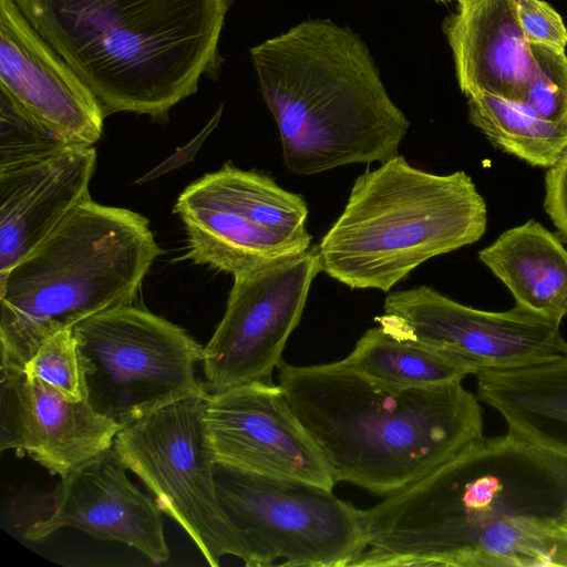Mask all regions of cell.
<instances>
[{"label":"cell","instance_id":"cell-1","mask_svg":"<svg viewBox=\"0 0 567 567\" xmlns=\"http://www.w3.org/2000/svg\"><path fill=\"white\" fill-rule=\"evenodd\" d=\"M360 520L351 566L560 567L567 462L508 432L483 435Z\"/></svg>","mask_w":567,"mask_h":567},{"label":"cell","instance_id":"cell-2","mask_svg":"<svg viewBox=\"0 0 567 567\" xmlns=\"http://www.w3.org/2000/svg\"><path fill=\"white\" fill-rule=\"evenodd\" d=\"M287 401L336 482L386 496L483 436L477 395L462 381L400 386L344 360L277 364Z\"/></svg>","mask_w":567,"mask_h":567},{"label":"cell","instance_id":"cell-3","mask_svg":"<svg viewBox=\"0 0 567 567\" xmlns=\"http://www.w3.org/2000/svg\"><path fill=\"white\" fill-rule=\"evenodd\" d=\"M105 115L166 122L216 70L231 0H13Z\"/></svg>","mask_w":567,"mask_h":567},{"label":"cell","instance_id":"cell-4","mask_svg":"<svg viewBox=\"0 0 567 567\" xmlns=\"http://www.w3.org/2000/svg\"><path fill=\"white\" fill-rule=\"evenodd\" d=\"M286 167L311 175L399 155L410 123L351 29L310 19L250 49Z\"/></svg>","mask_w":567,"mask_h":567},{"label":"cell","instance_id":"cell-5","mask_svg":"<svg viewBox=\"0 0 567 567\" xmlns=\"http://www.w3.org/2000/svg\"><path fill=\"white\" fill-rule=\"evenodd\" d=\"M162 254L150 221L89 198L0 274V369L24 371L55 334L102 311L134 305Z\"/></svg>","mask_w":567,"mask_h":567},{"label":"cell","instance_id":"cell-6","mask_svg":"<svg viewBox=\"0 0 567 567\" xmlns=\"http://www.w3.org/2000/svg\"><path fill=\"white\" fill-rule=\"evenodd\" d=\"M486 223L465 172L433 174L396 155L354 181L317 246L320 271L352 289L389 291L429 259L481 239Z\"/></svg>","mask_w":567,"mask_h":567},{"label":"cell","instance_id":"cell-7","mask_svg":"<svg viewBox=\"0 0 567 567\" xmlns=\"http://www.w3.org/2000/svg\"><path fill=\"white\" fill-rule=\"evenodd\" d=\"M71 331L85 399L121 426L176 401L208 394L196 375L204 348L181 327L145 309L112 308Z\"/></svg>","mask_w":567,"mask_h":567},{"label":"cell","instance_id":"cell-8","mask_svg":"<svg viewBox=\"0 0 567 567\" xmlns=\"http://www.w3.org/2000/svg\"><path fill=\"white\" fill-rule=\"evenodd\" d=\"M214 478L247 567H344L364 550L360 509L332 489L216 462Z\"/></svg>","mask_w":567,"mask_h":567},{"label":"cell","instance_id":"cell-9","mask_svg":"<svg viewBox=\"0 0 567 567\" xmlns=\"http://www.w3.org/2000/svg\"><path fill=\"white\" fill-rule=\"evenodd\" d=\"M174 213L187 234L182 259L231 274H249L311 246L302 196L269 175L226 163L189 184Z\"/></svg>","mask_w":567,"mask_h":567},{"label":"cell","instance_id":"cell-10","mask_svg":"<svg viewBox=\"0 0 567 567\" xmlns=\"http://www.w3.org/2000/svg\"><path fill=\"white\" fill-rule=\"evenodd\" d=\"M206 396L176 401L122 426L112 447L153 494L158 508L216 567L226 555L238 557V548L217 498Z\"/></svg>","mask_w":567,"mask_h":567},{"label":"cell","instance_id":"cell-11","mask_svg":"<svg viewBox=\"0 0 567 567\" xmlns=\"http://www.w3.org/2000/svg\"><path fill=\"white\" fill-rule=\"evenodd\" d=\"M374 320L398 339L444 351L481 371L525 368L567 353L560 322L515 306L502 312L461 305L431 287L390 293Z\"/></svg>","mask_w":567,"mask_h":567},{"label":"cell","instance_id":"cell-12","mask_svg":"<svg viewBox=\"0 0 567 567\" xmlns=\"http://www.w3.org/2000/svg\"><path fill=\"white\" fill-rule=\"evenodd\" d=\"M320 271L317 246L261 269L234 277L225 315L204 347L202 369L212 393L271 375L298 326Z\"/></svg>","mask_w":567,"mask_h":567},{"label":"cell","instance_id":"cell-13","mask_svg":"<svg viewBox=\"0 0 567 567\" xmlns=\"http://www.w3.org/2000/svg\"><path fill=\"white\" fill-rule=\"evenodd\" d=\"M205 423L216 463L329 489L336 485L279 384L250 383L208 393Z\"/></svg>","mask_w":567,"mask_h":567},{"label":"cell","instance_id":"cell-14","mask_svg":"<svg viewBox=\"0 0 567 567\" xmlns=\"http://www.w3.org/2000/svg\"><path fill=\"white\" fill-rule=\"evenodd\" d=\"M0 91L72 145L94 146L102 136L99 99L13 0H0Z\"/></svg>","mask_w":567,"mask_h":567},{"label":"cell","instance_id":"cell-15","mask_svg":"<svg viewBox=\"0 0 567 567\" xmlns=\"http://www.w3.org/2000/svg\"><path fill=\"white\" fill-rule=\"evenodd\" d=\"M126 470L110 447L70 472L52 493L50 516L28 527L24 538L41 540L73 527L131 546L155 564L167 561L163 512L128 480Z\"/></svg>","mask_w":567,"mask_h":567},{"label":"cell","instance_id":"cell-16","mask_svg":"<svg viewBox=\"0 0 567 567\" xmlns=\"http://www.w3.org/2000/svg\"><path fill=\"white\" fill-rule=\"evenodd\" d=\"M0 450L64 477L113 446L121 425L24 371L0 369Z\"/></svg>","mask_w":567,"mask_h":567},{"label":"cell","instance_id":"cell-17","mask_svg":"<svg viewBox=\"0 0 567 567\" xmlns=\"http://www.w3.org/2000/svg\"><path fill=\"white\" fill-rule=\"evenodd\" d=\"M96 158L94 146H74L41 163L0 174V274L91 198Z\"/></svg>","mask_w":567,"mask_h":567},{"label":"cell","instance_id":"cell-18","mask_svg":"<svg viewBox=\"0 0 567 567\" xmlns=\"http://www.w3.org/2000/svg\"><path fill=\"white\" fill-rule=\"evenodd\" d=\"M443 29L456 79L468 97L489 93L524 102L536 62L519 25L516 0H457Z\"/></svg>","mask_w":567,"mask_h":567},{"label":"cell","instance_id":"cell-19","mask_svg":"<svg viewBox=\"0 0 567 567\" xmlns=\"http://www.w3.org/2000/svg\"><path fill=\"white\" fill-rule=\"evenodd\" d=\"M475 375L478 400L502 415L508 433L567 462V353Z\"/></svg>","mask_w":567,"mask_h":567},{"label":"cell","instance_id":"cell-20","mask_svg":"<svg viewBox=\"0 0 567 567\" xmlns=\"http://www.w3.org/2000/svg\"><path fill=\"white\" fill-rule=\"evenodd\" d=\"M516 306L561 322L567 315V250L535 220L504 231L478 252Z\"/></svg>","mask_w":567,"mask_h":567},{"label":"cell","instance_id":"cell-21","mask_svg":"<svg viewBox=\"0 0 567 567\" xmlns=\"http://www.w3.org/2000/svg\"><path fill=\"white\" fill-rule=\"evenodd\" d=\"M354 370L400 386H431L462 381L474 371L460 359L422 343L371 328L343 359Z\"/></svg>","mask_w":567,"mask_h":567},{"label":"cell","instance_id":"cell-22","mask_svg":"<svg viewBox=\"0 0 567 567\" xmlns=\"http://www.w3.org/2000/svg\"><path fill=\"white\" fill-rule=\"evenodd\" d=\"M468 117L503 151L530 165L553 167L567 153V122H551L525 103L489 93L468 96Z\"/></svg>","mask_w":567,"mask_h":567},{"label":"cell","instance_id":"cell-23","mask_svg":"<svg viewBox=\"0 0 567 567\" xmlns=\"http://www.w3.org/2000/svg\"><path fill=\"white\" fill-rule=\"evenodd\" d=\"M74 146L0 91V174L41 163Z\"/></svg>","mask_w":567,"mask_h":567},{"label":"cell","instance_id":"cell-24","mask_svg":"<svg viewBox=\"0 0 567 567\" xmlns=\"http://www.w3.org/2000/svg\"><path fill=\"white\" fill-rule=\"evenodd\" d=\"M530 47L536 69L523 103L547 121L567 122V56L547 47Z\"/></svg>","mask_w":567,"mask_h":567},{"label":"cell","instance_id":"cell-25","mask_svg":"<svg viewBox=\"0 0 567 567\" xmlns=\"http://www.w3.org/2000/svg\"><path fill=\"white\" fill-rule=\"evenodd\" d=\"M24 373L50 384L73 401L85 399L80 361L71 329L44 342L25 364Z\"/></svg>","mask_w":567,"mask_h":567},{"label":"cell","instance_id":"cell-26","mask_svg":"<svg viewBox=\"0 0 567 567\" xmlns=\"http://www.w3.org/2000/svg\"><path fill=\"white\" fill-rule=\"evenodd\" d=\"M519 25L530 44L565 52L567 29L561 17L543 0H516Z\"/></svg>","mask_w":567,"mask_h":567},{"label":"cell","instance_id":"cell-27","mask_svg":"<svg viewBox=\"0 0 567 567\" xmlns=\"http://www.w3.org/2000/svg\"><path fill=\"white\" fill-rule=\"evenodd\" d=\"M545 182L546 213L567 239V153L549 168Z\"/></svg>","mask_w":567,"mask_h":567},{"label":"cell","instance_id":"cell-28","mask_svg":"<svg viewBox=\"0 0 567 567\" xmlns=\"http://www.w3.org/2000/svg\"><path fill=\"white\" fill-rule=\"evenodd\" d=\"M563 566L567 567V548L565 549L563 558H561L560 567H563Z\"/></svg>","mask_w":567,"mask_h":567},{"label":"cell","instance_id":"cell-29","mask_svg":"<svg viewBox=\"0 0 567 567\" xmlns=\"http://www.w3.org/2000/svg\"><path fill=\"white\" fill-rule=\"evenodd\" d=\"M434 1H437V2H447V1H452V0H434Z\"/></svg>","mask_w":567,"mask_h":567}]
</instances>
